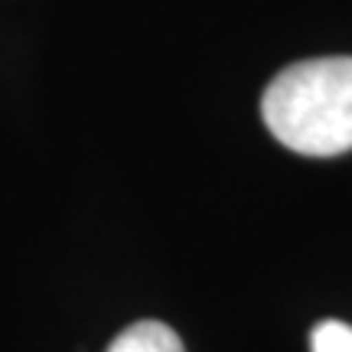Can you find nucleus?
<instances>
[{"instance_id":"nucleus-3","label":"nucleus","mask_w":352,"mask_h":352,"mask_svg":"<svg viewBox=\"0 0 352 352\" xmlns=\"http://www.w3.org/2000/svg\"><path fill=\"white\" fill-rule=\"evenodd\" d=\"M310 352H352V327L340 320H323L310 333Z\"/></svg>"},{"instance_id":"nucleus-2","label":"nucleus","mask_w":352,"mask_h":352,"mask_svg":"<svg viewBox=\"0 0 352 352\" xmlns=\"http://www.w3.org/2000/svg\"><path fill=\"white\" fill-rule=\"evenodd\" d=\"M104 352H186L183 340L160 320H138L121 329Z\"/></svg>"},{"instance_id":"nucleus-1","label":"nucleus","mask_w":352,"mask_h":352,"mask_svg":"<svg viewBox=\"0 0 352 352\" xmlns=\"http://www.w3.org/2000/svg\"><path fill=\"white\" fill-rule=\"evenodd\" d=\"M261 118L287 151L336 157L352 151V56H323L287 65L271 78Z\"/></svg>"}]
</instances>
